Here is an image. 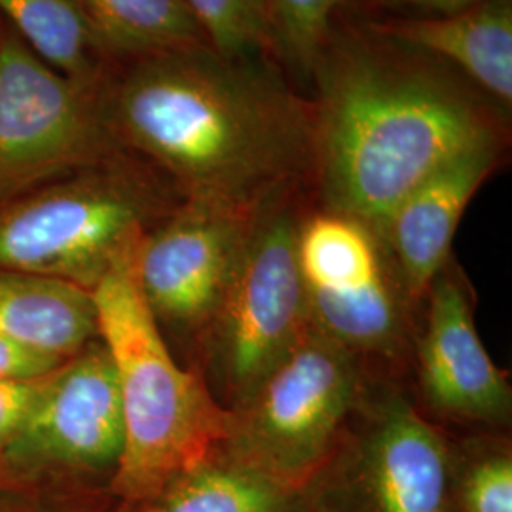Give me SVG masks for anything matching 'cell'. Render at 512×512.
Masks as SVG:
<instances>
[{
    "label": "cell",
    "mask_w": 512,
    "mask_h": 512,
    "mask_svg": "<svg viewBox=\"0 0 512 512\" xmlns=\"http://www.w3.org/2000/svg\"><path fill=\"white\" fill-rule=\"evenodd\" d=\"M209 46L224 57H270L272 35L264 0H186Z\"/></svg>",
    "instance_id": "ffe728a7"
},
{
    "label": "cell",
    "mask_w": 512,
    "mask_h": 512,
    "mask_svg": "<svg viewBox=\"0 0 512 512\" xmlns=\"http://www.w3.org/2000/svg\"><path fill=\"white\" fill-rule=\"evenodd\" d=\"M0 512H67L61 501V486L0 482Z\"/></svg>",
    "instance_id": "603a6c76"
},
{
    "label": "cell",
    "mask_w": 512,
    "mask_h": 512,
    "mask_svg": "<svg viewBox=\"0 0 512 512\" xmlns=\"http://www.w3.org/2000/svg\"><path fill=\"white\" fill-rule=\"evenodd\" d=\"M143 512H279L281 494L266 476L200 463L145 501Z\"/></svg>",
    "instance_id": "ac0fdd59"
},
{
    "label": "cell",
    "mask_w": 512,
    "mask_h": 512,
    "mask_svg": "<svg viewBox=\"0 0 512 512\" xmlns=\"http://www.w3.org/2000/svg\"><path fill=\"white\" fill-rule=\"evenodd\" d=\"M272 55L291 71L311 78L334 35L342 0H264Z\"/></svg>",
    "instance_id": "d6986e66"
},
{
    "label": "cell",
    "mask_w": 512,
    "mask_h": 512,
    "mask_svg": "<svg viewBox=\"0 0 512 512\" xmlns=\"http://www.w3.org/2000/svg\"><path fill=\"white\" fill-rule=\"evenodd\" d=\"M368 4L397 12L391 18H440L467 10L482 0H366Z\"/></svg>",
    "instance_id": "d4e9b609"
},
{
    "label": "cell",
    "mask_w": 512,
    "mask_h": 512,
    "mask_svg": "<svg viewBox=\"0 0 512 512\" xmlns=\"http://www.w3.org/2000/svg\"><path fill=\"white\" fill-rule=\"evenodd\" d=\"M65 363L0 334V378H40Z\"/></svg>",
    "instance_id": "cb8c5ba5"
},
{
    "label": "cell",
    "mask_w": 512,
    "mask_h": 512,
    "mask_svg": "<svg viewBox=\"0 0 512 512\" xmlns=\"http://www.w3.org/2000/svg\"><path fill=\"white\" fill-rule=\"evenodd\" d=\"M0 482H4V478H2V476H0Z\"/></svg>",
    "instance_id": "484cf974"
},
{
    "label": "cell",
    "mask_w": 512,
    "mask_h": 512,
    "mask_svg": "<svg viewBox=\"0 0 512 512\" xmlns=\"http://www.w3.org/2000/svg\"><path fill=\"white\" fill-rule=\"evenodd\" d=\"M380 37L439 59L501 109L512 103V0H482L440 18H387L368 25Z\"/></svg>",
    "instance_id": "4fadbf2b"
},
{
    "label": "cell",
    "mask_w": 512,
    "mask_h": 512,
    "mask_svg": "<svg viewBox=\"0 0 512 512\" xmlns=\"http://www.w3.org/2000/svg\"><path fill=\"white\" fill-rule=\"evenodd\" d=\"M137 245L92 294L99 340L116 370L124 423L112 488L126 501L145 503L205 461L228 431V416L167 349L135 277Z\"/></svg>",
    "instance_id": "3957f363"
},
{
    "label": "cell",
    "mask_w": 512,
    "mask_h": 512,
    "mask_svg": "<svg viewBox=\"0 0 512 512\" xmlns=\"http://www.w3.org/2000/svg\"><path fill=\"white\" fill-rule=\"evenodd\" d=\"M122 152L2 200L0 270L93 291L167 217L160 184Z\"/></svg>",
    "instance_id": "277c9868"
},
{
    "label": "cell",
    "mask_w": 512,
    "mask_h": 512,
    "mask_svg": "<svg viewBox=\"0 0 512 512\" xmlns=\"http://www.w3.org/2000/svg\"><path fill=\"white\" fill-rule=\"evenodd\" d=\"M0 18L59 73L84 82L112 73L74 0H0Z\"/></svg>",
    "instance_id": "e0dca14e"
},
{
    "label": "cell",
    "mask_w": 512,
    "mask_h": 512,
    "mask_svg": "<svg viewBox=\"0 0 512 512\" xmlns=\"http://www.w3.org/2000/svg\"><path fill=\"white\" fill-rule=\"evenodd\" d=\"M249 440L279 469L317 458L344 418L353 391L348 357L330 340L298 342L256 387Z\"/></svg>",
    "instance_id": "9c48e42d"
},
{
    "label": "cell",
    "mask_w": 512,
    "mask_h": 512,
    "mask_svg": "<svg viewBox=\"0 0 512 512\" xmlns=\"http://www.w3.org/2000/svg\"><path fill=\"white\" fill-rule=\"evenodd\" d=\"M74 2L93 38L110 59H139L211 48L186 0Z\"/></svg>",
    "instance_id": "2e32d148"
},
{
    "label": "cell",
    "mask_w": 512,
    "mask_h": 512,
    "mask_svg": "<svg viewBox=\"0 0 512 512\" xmlns=\"http://www.w3.org/2000/svg\"><path fill=\"white\" fill-rule=\"evenodd\" d=\"M48 376V374H46ZM46 376L40 378H0V454L16 435L19 425L37 399ZM2 476V473H0Z\"/></svg>",
    "instance_id": "7402d4cb"
},
{
    "label": "cell",
    "mask_w": 512,
    "mask_h": 512,
    "mask_svg": "<svg viewBox=\"0 0 512 512\" xmlns=\"http://www.w3.org/2000/svg\"><path fill=\"white\" fill-rule=\"evenodd\" d=\"M298 230L277 215L247 238L222 300V355L228 378L256 389L298 344L306 291L296 258Z\"/></svg>",
    "instance_id": "52a82bcc"
},
{
    "label": "cell",
    "mask_w": 512,
    "mask_h": 512,
    "mask_svg": "<svg viewBox=\"0 0 512 512\" xmlns=\"http://www.w3.org/2000/svg\"><path fill=\"white\" fill-rule=\"evenodd\" d=\"M247 243V213L190 202L145 232L135 277L152 315L194 325L220 308Z\"/></svg>",
    "instance_id": "ba28073f"
},
{
    "label": "cell",
    "mask_w": 512,
    "mask_h": 512,
    "mask_svg": "<svg viewBox=\"0 0 512 512\" xmlns=\"http://www.w3.org/2000/svg\"><path fill=\"white\" fill-rule=\"evenodd\" d=\"M296 258L306 304L340 344L376 346L395 330V306L380 274L370 228L332 211L298 230Z\"/></svg>",
    "instance_id": "30bf717a"
},
{
    "label": "cell",
    "mask_w": 512,
    "mask_h": 512,
    "mask_svg": "<svg viewBox=\"0 0 512 512\" xmlns=\"http://www.w3.org/2000/svg\"><path fill=\"white\" fill-rule=\"evenodd\" d=\"M0 334L67 361L99 338L92 291L67 281L0 270Z\"/></svg>",
    "instance_id": "5bb4252c"
},
{
    "label": "cell",
    "mask_w": 512,
    "mask_h": 512,
    "mask_svg": "<svg viewBox=\"0 0 512 512\" xmlns=\"http://www.w3.org/2000/svg\"><path fill=\"white\" fill-rule=\"evenodd\" d=\"M380 512H444L448 467L439 435L408 408L385 418L370 452Z\"/></svg>",
    "instance_id": "9a60e30c"
},
{
    "label": "cell",
    "mask_w": 512,
    "mask_h": 512,
    "mask_svg": "<svg viewBox=\"0 0 512 512\" xmlns=\"http://www.w3.org/2000/svg\"><path fill=\"white\" fill-rule=\"evenodd\" d=\"M501 139L463 150L416 186L393 211L385 234L406 281L421 291L439 274L469 202L492 173Z\"/></svg>",
    "instance_id": "7c38bea8"
},
{
    "label": "cell",
    "mask_w": 512,
    "mask_h": 512,
    "mask_svg": "<svg viewBox=\"0 0 512 512\" xmlns=\"http://www.w3.org/2000/svg\"><path fill=\"white\" fill-rule=\"evenodd\" d=\"M110 74L84 82L59 73L0 21V202L122 152Z\"/></svg>",
    "instance_id": "5b68a950"
},
{
    "label": "cell",
    "mask_w": 512,
    "mask_h": 512,
    "mask_svg": "<svg viewBox=\"0 0 512 512\" xmlns=\"http://www.w3.org/2000/svg\"><path fill=\"white\" fill-rule=\"evenodd\" d=\"M467 512H512V461L492 458L476 465L465 484Z\"/></svg>",
    "instance_id": "44dd1931"
},
{
    "label": "cell",
    "mask_w": 512,
    "mask_h": 512,
    "mask_svg": "<svg viewBox=\"0 0 512 512\" xmlns=\"http://www.w3.org/2000/svg\"><path fill=\"white\" fill-rule=\"evenodd\" d=\"M311 80L319 88L313 150L332 211L374 230L385 232L439 167L503 133L501 107L465 76L370 29L334 31Z\"/></svg>",
    "instance_id": "7a4b0ae2"
},
{
    "label": "cell",
    "mask_w": 512,
    "mask_h": 512,
    "mask_svg": "<svg viewBox=\"0 0 512 512\" xmlns=\"http://www.w3.org/2000/svg\"><path fill=\"white\" fill-rule=\"evenodd\" d=\"M124 444L116 370L97 338L52 370L0 454L4 480L61 486L78 475H114Z\"/></svg>",
    "instance_id": "8992f818"
},
{
    "label": "cell",
    "mask_w": 512,
    "mask_h": 512,
    "mask_svg": "<svg viewBox=\"0 0 512 512\" xmlns=\"http://www.w3.org/2000/svg\"><path fill=\"white\" fill-rule=\"evenodd\" d=\"M107 110L122 150L158 165L194 202L247 209L313 150L315 109L266 57L211 48L129 59Z\"/></svg>",
    "instance_id": "6da1fadb"
},
{
    "label": "cell",
    "mask_w": 512,
    "mask_h": 512,
    "mask_svg": "<svg viewBox=\"0 0 512 512\" xmlns=\"http://www.w3.org/2000/svg\"><path fill=\"white\" fill-rule=\"evenodd\" d=\"M421 376L427 397L446 412L494 420L509 410L507 378L482 346L469 304L452 281L442 279L433 293Z\"/></svg>",
    "instance_id": "8fae6325"
}]
</instances>
